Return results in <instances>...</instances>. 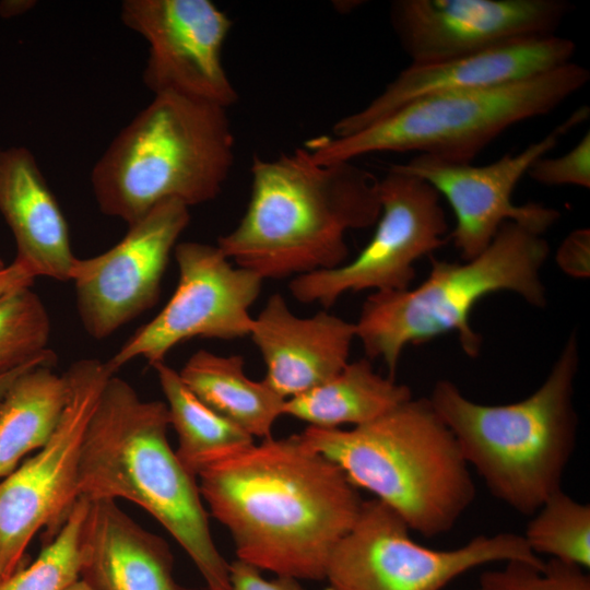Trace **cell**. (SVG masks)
Returning <instances> with one entry per match:
<instances>
[{
    "label": "cell",
    "mask_w": 590,
    "mask_h": 590,
    "mask_svg": "<svg viewBox=\"0 0 590 590\" xmlns=\"http://www.w3.org/2000/svg\"><path fill=\"white\" fill-rule=\"evenodd\" d=\"M209 511L238 560L297 580H323L330 555L363 499L331 460L299 434L262 439L197 476Z\"/></svg>",
    "instance_id": "cell-1"
},
{
    "label": "cell",
    "mask_w": 590,
    "mask_h": 590,
    "mask_svg": "<svg viewBox=\"0 0 590 590\" xmlns=\"http://www.w3.org/2000/svg\"><path fill=\"white\" fill-rule=\"evenodd\" d=\"M247 209L217 240L237 267L281 280L345 263V234L376 224L379 179L354 162H316L303 146L255 157Z\"/></svg>",
    "instance_id": "cell-2"
},
{
    "label": "cell",
    "mask_w": 590,
    "mask_h": 590,
    "mask_svg": "<svg viewBox=\"0 0 590 590\" xmlns=\"http://www.w3.org/2000/svg\"><path fill=\"white\" fill-rule=\"evenodd\" d=\"M169 426L165 402L141 399L113 375L83 437L79 497L137 504L182 547L209 590H231L229 563L212 538L197 477L168 442Z\"/></svg>",
    "instance_id": "cell-3"
},
{
    "label": "cell",
    "mask_w": 590,
    "mask_h": 590,
    "mask_svg": "<svg viewBox=\"0 0 590 590\" xmlns=\"http://www.w3.org/2000/svg\"><path fill=\"white\" fill-rule=\"evenodd\" d=\"M579 367L576 331L567 338L543 384L527 398L488 405L438 380L428 397L488 492L514 511L532 516L563 489L577 442L574 385Z\"/></svg>",
    "instance_id": "cell-4"
},
{
    "label": "cell",
    "mask_w": 590,
    "mask_h": 590,
    "mask_svg": "<svg viewBox=\"0 0 590 590\" xmlns=\"http://www.w3.org/2000/svg\"><path fill=\"white\" fill-rule=\"evenodd\" d=\"M299 437L425 538L452 530L475 499L470 467L428 398L350 429L307 426Z\"/></svg>",
    "instance_id": "cell-5"
},
{
    "label": "cell",
    "mask_w": 590,
    "mask_h": 590,
    "mask_svg": "<svg viewBox=\"0 0 590 590\" xmlns=\"http://www.w3.org/2000/svg\"><path fill=\"white\" fill-rule=\"evenodd\" d=\"M227 108L155 94L111 141L91 173L99 210L130 225L157 203L215 199L234 164Z\"/></svg>",
    "instance_id": "cell-6"
},
{
    "label": "cell",
    "mask_w": 590,
    "mask_h": 590,
    "mask_svg": "<svg viewBox=\"0 0 590 590\" xmlns=\"http://www.w3.org/2000/svg\"><path fill=\"white\" fill-rule=\"evenodd\" d=\"M548 252L542 235L506 222L473 259L450 262L430 257L429 274L420 285L369 295L354 323L356 339L368 359L380 358L386 364L391 378L409 344L448 332H457L463 352L475 357L482 339L470 324L474 305L489 294L507 291L534 307H544L541 269Z\"/></svg>",
    "instance_id": "cell-7"
},
{
    "label": "cell",
    "mask_w": 590,
    "mask_h": 590,
    "mask_svg": "<svg viewBox=\"0 0 590 590\" xmlns=\"http://www.w3.org/2000/svg\"><path fill=\"white\" fill-rule=\"evenodd\" d=\"M589 70L565 66L512 83L438 93L412 101L345 137L319 135L304 148L319 163L354 162L378 152H416L472 163L508 128L544 116L583 88Z\"/></svg>",
    "instance_id": "cell-8"
},
{
    "label": "cell",
    "mask_w": 590,
    "mask_h": 590,
    "mask_svg": "<svg viewBox=\"0 0 590 590\" xmlns=\"http://www.w3.org/2000/svg\"><path fill=\"white\" fill-rule=\"evenodd\" d=\"M410 531L390 507L376 498L364 500L353 527L330 555L328 590H442L482 565L545 563L512 532L477 535L462 546L435 550L416 543Z\"/></svg>",
    "instance_id": "cell-9"
},
{
    "label": "cell",
    "mask_w": 590,
    "mask_h": 590,
    "mask_svg": "<svg viewBox=\"0 0 590 590\" xmlns=\"http://www.w3.org/2000/svg\"><path fill=\"white\" fill-rule=\"evenodd\" d=\"M68 398L48 440L0 481V581L17 569L34 536L58 533L79 498L83 437L99 396L114 374L106 362L84 358L63 373Z\"/></svg>",
    "instance_id": "cell-10"
},
{
    "label": "cell",
    "mask_w": 590,
    "mask_h": 590,
    "mask_svg": "<svg viewBox=\"0 0 590 590\" xmlns=\"http://www.w3.org/2000/svg\"><path fill=\"white\" fill-rule=\"evenodd\" d=\"M378 189L380 214L368 244L340 267L294 276L288 290L296 300L330 308L347 292L406 290L414 263L447 243L440 196L428 182L393 164Z\"/></svg>",
    "instance_id": "cell-11"
},
{
    "label": "cell",
    "mask_w": 590,
    "mask_h": 590,
    "mask_svg": "<svg viewBox=\"0 0 590 590\" xmlns=\"http://www.w3.org/2000/svg\"><path fill=\"white\" fill-rule=\"evenodd\" d=\"M176 290L163 309L140 327L106 364L116 374L134 358L153 366L179 343L194 339L234 340L249 337V310L263 280L234 264L217 246L178 243Z\"/></svg>",
    "instance_id": "cell-12"
},
{
    "label": "cell",
    "mask_w": 590,
    "mask_h": 590,
    "mask_svg": "<svg viewBox=\"0 0 590 590\" xmlns=\"http://www.w3.org/2000/svg\"><path fill=\"white\" fill-rule=\"evenodd\" d=\"M588 111V108L576 110L539 141L487 165L475 166L426 154L394 165L425 180L447 199L456 216L455 228L448 237L461 258L470 260L488 247L506 222L543 235L559 219L560 213L554 208L535 202L515 204L512 192L531 165L552 151L573 127L582 122Z\"/></svg>",
    "instance_id": "cell-13"
},
{
    "label": "cell",
    "mask_w": 590,
    "mask_h": 590,
    "mask_svg": "<svg viewBox=\"0 0 590 590\" xmlns=\"http://www.w3.org/2000/svg\"><path fill=\"white\" fill-rule=\"evenodd\" d=\"M189 222V208L168 199L128 225L107 251L74 259L69 281L90 337L103 340L155 305L170 253Z\"/></svg>",
    "instance_id": "cell-14"
},
{
    "label": "cell",
    "mask_w": 590,
    "mask_h": 590,
    "mask_svg": "<svg viewBox=\"0 0 590 590\" xmlns=\"http://www.w3.org/2000/svg\"><path fill=\"white\" fill-rule=\"evenodd\" d=\"M126 26L149 43L143 72L155 95L175 93L227 108L238 99L222 51L232 20L210 0H126Z\"/></svg>",
    "instance_id": "cell-15"
},
{
    "label": "cell",
    "mask_w": 590,
    "mask_h": 590,
    "mask_svg": "<svg viewBox=\"0 0 590 590\" xmlns=\"http://www.w3.org/2000/svg\"><path fill=\"white\" fill-rule=\"evenodd\" d=\"M573 10L567 0H397L390 23L411 63L425 64L555 35Z\"/></svg>",
    "instance_id": "cell-16"
},
{
    "label": "cell",
    "mask_w": 590,
    "mask_h": 590,
    "mask_svg": "<svg viewBox=\"0 0 590 590\" xmlns=\"http://www.w3.org/2000/svg\"><path fill=\"white\" fill-rule=\"evenodd\" d=\"M575 43L550 35L517 39L447 60L403 69L365 107L339 119L333 137H345L424 96L495 87L571 62Z\"/></svg>",
    "instance_id": "cell-17"
},
{
    "label": "cell",
    "mask_w": 590,
    "mask_h": 590,
    "mask_svg": "<svg viewBox=\"0 0 590 590\" xmlns=\"http://www.w3.org/2000/svg\"><path fill=\"white\" fill-rule=\"evenodd\" d=\"M250 339L262 356L264 380L285 400L334 377L349 363L355 324L326 310L310 317L292 312L273 293L252 320Z\"/></svg>",
    "instance_id": "cell-18"
},
{
    "label": "cell",
    "mask_w": 590,
    "mask_h": 590,
    "mask_svg": "<svg viewBox=\"0 0 590 590\" xmlns=\"http://www.w3.org/2000/svg\"><path fill=\"white\" fill-rule=\"evenodd\" d=\"M81 557V579L95 590H187L175 579L165 540L143 529L113 499L90 500Z\"/></svg>",
    "instance_id": "cell-19"
},
{
    "label": "cell",
    "mask_w": 590,
    "mask_h": 590,
    "mask_svg": "<svg viewBox=\"0 0 590 590\" xmlns=\"http://www.w3.org/2000/svg\"><path fill=\"white\" fill-rule=\"evenodd\" d=\"M0 213L16 244L15 260L35 278L69 281L76 258L63 212L33 153L0 150Z\"/></svg>",
    "instance_id": "cell-20"
},
{
    "label": "cell",
    "mask_w": 590,
    "mask_h": 590,
    "mask_svg": "<svg viewBox=\"0 0 590 590\" xmlns=\"http://www.w3.org/2000/svg\"><path fill=\"white\" fill-rule=\"evenodd\" d=\"M178 373L194 396L217 414L253 438L272 437L273 425L283 415L285 399L264 379H250L241 355L199 350Z\"/></svg>",
    "instance_id": "cell-21"
},
{
    "label": "cell",
    "mask_w": 590,
    "mask_h": 590,
    "mask_svg": "<svg viewBox=\"0 0 590 590\" xmlns=\"http://www.w3.org/2000/svg\"><path fill=\"white\" fill-rule=\"evenodd\" d=\"M411 389L375 371L367 357L349 362L324 384L285 400L283 415L308 426L337 428L359 426L411 399Z\"/></svg>",
    "instance_id": "cell-22"
},
{
    "label": "cell",
    "mask_w": 590,
    "mask_h": 590,
    "mask_svg": "<svg viewBox=\"0 0 590 590\" xmlns=\"http://www.w3.org/2000/svg\"><path fill=\"white\" fill-rule=\"evenodd\" d=\"M67 398V378L52 365H38L16 377L0 400V477L48 440Z\"/></svg>",
    "instance_id": "cell-23"
},
{
    "label": "cell",
    "mask_w": 590,
    "mask_h": 590,
    "mask_svg": "<svg viewBox=\"0 0 590 590\" xmlns=\"http://www.w3.org/2000/svg\"><path fill=\"white\" fill-rule=\"evenodd\" d=\"M152 367L177 434L176 456L191 475L255 444L252 436L198 399L165 361Z\"/></svg>",
    "instance_id": "cell-24"
},
{
    "label": "cell",
    "mask_w": 590,
    "mask_h": 590,
    "mask_svg": "<svg viewBox=\"0 0 590 590\" xmlns=\"http://www.w3.org/2000/svg\"><path fill=\"white\" fill-rule=\"evenodd\" d=\"M523 539L535 554L590 567V506L563 489L550 496L531 516Z\"/></svg>",
    "instance_id": "cell-25"
},
{
    "label": "cell",
    "mask_w": 590,
    "mask_h": 590,
    "mask_svg": "<svg viewBox=\"0 0 590 590\" xmlns=\"http://www.w3.org/2000/svg\"><path fill=\"white\" fill-rule=\"evenodd\" d=\"M49 314L31 286L14 288L0 297V374L36 363H56L48 347Z\"/></svg>",
    "instance_id": "cell-26"
},
{
    "label": "cell",
    "mask_w": 590,
    "mask_h": 590,
    "mask_svg": "<svg viewBox=\"0 0 590 590\" xmlns=\"http://www.w3.org/2000/svg\"><path fill=\"white\" fill-rule=\"evenodd\" d=\"M90 500L79 497L62 527L26 568L0 583V590H66L81 577L82 527Z\"/></svg>",
    "instance_id": "cell-27"
},
{
    "label": "cell",
    "mask_w": 590,
    "mask_h": 590,
    "mask_svg": "<svg viewBox=\"0 0 590 590\" xmlns=\"http://www.w3.org/2000/svg\"><path fill=\"white\" fill-rule=\"evenodd\" d=\"M477 590H590V577L578 566L552 558L542 566L512 560L482 573Z\"/></svg>",
    "instance_id": "cell-28"
},
{
    "label": "cell",
    "mask_w": 590,
    "mask_h": 590,
    "mask_svg": "<svg viewBox=\"0 0 590 590\" xmlns=\"http://www.w3.org/2000/svg\"><path fill=\"white\" fill-rule=\"evenodd\" d=\"M528 176L545 186L590 187V133L567 153L556 157L542 156L528 170Z\"/></svg>",
    "instance_id": "cell-29"
},
{
    "label": "cell",
    "mask_w": 590,
    "mask_h": 590,
    "mask_svg": "<svg viewBox=\"0 0 590 590\" xmlns=\"http://www.w3.org/2000/svg\"><path fill=\"white\" fill-rule=\"evenodd\" d=\"M558 267L573 278H588L590 273V232L588 228L573 231L556 252Z\"/></svg>",
    "instance_id": "cell-30"
},
{
    "label": "cell",
    "mask_w": 590,
    "mask_h": 590,
    "mask_svg": "<svg viewBox=\"0 0 590 590\" xmlns=\"http://www.w3.org/2000/svg\"><path fill=\"white\" fill-rule=\"evenodd\" d=\"M229 583L231 590H308L291 577L268 580L259 569L238 559L229 564Z\"/></svg>",
    "instance_id": "cell-31"
},
{
    "label": "cell",
    "mask_w": 590,
    "mask_h": 590,
    "mask_svg": "<svg viewBox=\"0 0 590 590\" xmlns=\"http://www.w3.org/2000/svg\"><path fill=\"white\" fill-rule=\"evenodd\" d=\"M36 278L20 261L15 260L0 270V297L22 286H32Z\"/></svg>",
    "instance_id": "cell-32"
},
{
    "label": "cell",
    "mask_w": 590,
    "mask_h": 590,
    "mask_svg": "<svg viewBox=\"0 0 590 590\" xmlns=\"http://www.w3.org/2000/svg\"><path fill=\"white\" fill-rule=\"evenodd\" d=\"M31 0H2L0 1V16L4 19L21 15L35 5Z\"/></svg>",
    "instance_id": "cell-33"
},
{
    "label": "cell",
    "mask_w": 590,
    "mask_h": 590,
    "mask_svg": "<svg viewBox=\"0 0 590 590\" xmlns=\"http://www.w3.org/2000/svg\"><path fill=\"white\" fill-rule=\"evenodd\" d=\"M38 365H52V364L36 363V364L23 366L21 368H17V369L4 373V374H0V400L5 393V391L8 390V388L11 386V384L16 379L17 376H20L25 370L33 368L35 366H38Z\"/></svg>",
    "instance_id": "cell-34"
},
{
    "label": "cell",
    "mask_w": 590,
    "mask_h": 590,
    "mask_svg": "<svg viewBox=\"0 0 590 590\" xmlns=\"http://www.w3.org/2000/svg\"><path fill=\"white\" fill-rule=\"evenodd\" d=\"M66 590H95L91 585H88L85 580L79 579L75 582H73L71 586H69Z\"/></svg>",
    "instance_id": "cell-35"
},
{
    "label": "cell",
    "mask_w": 590,
    "mask_h": 590,
    "mask_svg": "<svg viewBox=\"0 0 590 590\" xmlns=\"http://www.w3.org/2000/svg\"><path fill=\"white\" fill-rule=\"evenodd\" d=\"M4 267H5V264L3 263V261L0 258V270H2Z\"/></svg>",
    "instance_id": "cell-36"
},
{
    "label": "cell",
    "mask_w": 590,
    "mask_h": 590,
    "mask_svg": "<svg viewBox=\"0 0 590 590\" xmlns=\"http://www.w3.org/2000/svg\"><path fill=\"white\" fill-rule=\"evenodd\" d=\"M0 583H1V581H0Z\"/></svg>",
    "instance_id": "cell-37"
}]
</instances>
